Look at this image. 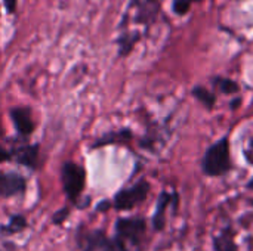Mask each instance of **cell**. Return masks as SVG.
Returning a JSON list of instances; mask_svg holds the SVG:
<instances>
[{"label":"cell","instance_id":"1","mask_svg":"<svg viewBox=\"0 0 253 251\" xmlns=\"http://www.w3.org/2000/svg\"><path fill=\"white\" fill-rule=\"evenodd\" d=\"M230 169V145L227 139H221L206 151L203 158V172L209 176H221L225 175Z\"/></svg>","mask_w":253,"mask_h":251},{"label":"cell","instance_id":"2","mask_svg":"<svg viewBox=\"0 0 253 251\" xmlns=\"http://www.w3.org/2000/svg\"><path fill=\"white\" fill-rule=\"evenodd\" d=\"M61 178H62V185L68 198L74 201L83 191L84 170L74 163H65L61 172Z\"/></svg>","mask_w":253,"mask_h":251},{"label":"cell","instance_id":"3","mask_svg":"<svg viewBox=\"0 0 253 251\" xmlns=\"http://www.w3.org/2000/svg\"><path fill=\"white\" fill-rule=\"evenodd\" d=\"M148 191H150V185L142 180V182L136 183L133 188L119 192L116 197L114 206L117 210H129V209L135 207L136 204L142 203L145 200Z\"/></svg>","mask_w":253,"mask_h":251},{"label":"cell","instance_id":"4","mask_svg":"<svg viewBox=\"0 0 253 251\" xmlns=\"http://www.w3.org/2000/svg\"><path fill=\"white\" fill-rule=\"evenodd\" d=\"M145 231V222L142 219H122L117 222V240L123 244L130 241L138 244L139 238Z\"/></svg>","mask_w":253,"mask_h":251},{"label":"cell","instance_id":"5","mask_svg":"<svg viewBox=\"0 0 253 251\" xmlns=\"http://www.w3.org/2000/svg\"><path fill=\"white\" fill-rule=\"evenodd\" d=\"M25 189V180L22 176L15 173H0V195L10 197L15 194H21Z\"/></svg>","mask_w":253,"mask_h":251},{"label":"cell","instance_id":"6","mask_svg":"<svg viewBox=\"0 0 253 251\" xmlns=\"http://www.w3.org/2000/svg\"><path fill=\"white\" fill-rule=\"evenodd\" d=\"M12 115V120H13V124L16 127V130L21 133V135H30L34 129V124H33V120H31V114L27 108H15L12 109L10 112Z\"/></svg>","mask_w":253,"mask_h":251},{"label":"cell","instance_id":"7","mask_svg":"<svg viewBox=\"0 0 253 251\" xmlns=\"http://www.w3.org/2000/svg\"><path fill=\"white\" fill-rule=\"evenodd\" d=\"M108 241L105 240L102 232H93L87 237H84V241H82L83 251H96L99 249H107Z\"/></svg>","mask_w":253,"mask_h":251},{"label":"cell","instance_id":"8","mask_svg":"<svg viewBox=\"0 0 253 251\" xmlns=\"http://www.w3.org/2000/svg\"><path fill=\"white\" fill-rule=\"evenodd\" d=\"M37 151H39L37 146H22L15 152V155L21 164L28 166V167H34L36 161H37Z\"/></svg>","mask_w":253,"mask_h":251},{"label":"cell","instance_id":"9","mask_svg":"<svg viewBox=\"0 0 253 251\" xmlns=\"http://www.w3.org/2000/svg\"><path fill=\"white\" fill-rule=\"evenodd\" d=\"M170 201V195L163 192L159 198V204H157V212L154 215V219H153V223H154V228L157 231H162L165 228V212H166V207Z\"/></svg>","mask_w":253,"mask_h":251},{"label":"cell","instance_id":"10","mask_svg":"<svg viewBox=\"0 0 253 251\" xmlns=\"http://www.w3.org/2000/svg\"><path fill=\"white\" fill-rule=\"evenodd\" d=\"M215 247H216V251H237L230 231H225L222 235L215 238Z\"/></svg>","mask_w":253,"mask_h":251},{"label":"cell","instance_id":"11","mask_svg":"<svg viewBox=\"0 0 253 251\" xmlns=\"http://www.w3.org/2000/svg\"><path fill=\"white\" fill-rule=\"evenodd\" d=\"M25 225H27V223H25V219H24L22 216H15V217H12L9 226H1L0 229H1L3 234H16V232H19L21 229H24Z\"/></svg>","mask_w":253,"mask_h":251},{"label":"cell","instance_id":"12","mask_svg":"<svg viewBox=\"0 0 253 251\" xmlns=\"http://www.w3.org/2000/svg\"><path fill=\"white\" fill-rule=\"evenodd\" d=\"M138 36H139V34L135 33L133 36H123V37H120L119 44H120V55H122V56L127 55V53L132 50L135 41H138V38H139Z\"/></svg>","mask_w":253,"mask_h":251},{"label":"cell","instance_id":"13","mask_svg":"<svg viewBox=\"0 0 253 251\" xmlns=\"http://www.w3.org/2000/svg\"><path fill=\"white\" fill-rule=\"evenodd\" d=\"M193 95H194L202 104H205L208 108H212L213 104H215V96H213L211 92H208L206 89H203V87H196V89L193 90Z\"/></svg>","mask_w":253,"mask_h":251},{"label":"cell","instance_id":"14","mask_svg":"<svg viewBox=\"0 0 253 251\" xmlns=\"http://www.w3.org/2000/svg\"><path fill=\"white\" fill-rule=\"evenodd\" d=\"M130 138H132L130 132H129V130H123V132H119V133H113V135L105 136L104 139L98 141L93 146H101V145L113 143V142H116V141H127V139H130Z\"/></svg>","mask_w":253,"mask_h":251},{"label":"cell","instance_id":"15","mask_svg":"<svg viewBox=\"0 0 253 251\" xmlns=\"http://www.w3.org/2000/svg\"><path fill=\"white\" fill-rule=\"evenodd\" d=\"M216 86L221 89L222 93H227V95L239 92V84L236 81L230 80V78H219V80H216Z\"/></svg>","mask_w":253,"mask_h":251},{"label":"cell","instance_id":"16","mask_svg":"<svg viewBox=\"0 0 253 251\" xmlns=\"http://www.w3.org/2000/svg\"><path fill=\"white\" fill-rule=\"evenodd\" d=\"M188 9H190V0H176L175 4H173V10H175L178 15L187 13Z\"/></svg>","mask_w":253,"mask_h":251},{"label":"cell","instance_id":"17","mask_svg":"<svg viewBox=\"0 0 253 251\" xmlns=\"http://www.w3.org/2000/svg\"><path fill=\"white\" fill-rule=\"evenodd\" d=\"M68 216V209H62L61 212H58L55 216H53V223L55 225H58V223H62L64 222V219Z\"/></svg>","mask_w":253,"mask_h":251},{"label":"cell","instance_id":"18","mask_svg":"<svg viewBox=\"0 0 253 251\" xmlns=\"http://www.w3.org/2000/svg\"><path fill=\"white\" fill-rule=\"evenodd\" d=\"M3 3H4V6H6V9H7L9 13H13L15 12V9H16V0H3Z\"/></svg>","mask_w":253,"mask_h":251},{"label":"cell","instance_id":"19","mask_svg":"<svg viewBox=\"0 0 253 251\" xmlns=\"http://www.w3.org/2000/svg\"><path fill=\"white\" fill-rule=\"evenodd\" d=\"M9 157H10V154H9L3 146H0V163H3V161L9 160Z\"/></svg>","mask_w":253,"mask_h":251},{"label":"cell","instance_id":"20","mask_svg":"<svg viewBox=\"0 0 253 251\" xmlns=\"http://www.w3.org/2000/svg\"><path fill=\"white\" fill-rule=\"evenodd\" d=\"M246 157H248V160L251 161L253 164V141L251 142V146H249V149L246 151Z\"/></svg>","mask_w":253,"mask_h":251},{"label":"cell","instance_id":"21","mask_svg":"<svg viewBox=\"0 0 253 251\" xmlns=\"http://www.w3.org/2000/svg\"><path fill=\"white\" fill-rule=\"evenodd\" d=\"M108 207H110V203H108V201H104V203H101V204H99V207H98V209H99L101 212H104V210H108Z\"/></svg>","mask_w":253,"mask_h":251},{"label":"cell","instance_id":"22","mask_svg":"<svg viewBox=\"0 0 253 251\" xmlns=\"http://www.w3.org/2000/svg\"><path fill=\"white\" fill-rule=\"evenodd\" d=\"M135 3H138V4H145V3H151V1H154V0H133Z\"/></svg>","mask_w":253,"mask_h":251},{"label":"cell","instance_id":"23","mask_svg":"<svg viewBox=\"0 0 253 251\" xmlns=\"http://www.w3.org/2000/svg\"><path fill=\"white\" fill-rule=\"evenodd\" d=\"M239 105H240V99H237V101H234V102L231 104V108H234V109H236V108H237Z\"/></svg>","mask_w":253,"mask_h":251},{"label":"cell","instance_id":"24","mask_svg":"<svg viewBox=\"0 0 253 251\" xmlns=\"http://www.w3.org/2000/svg\"><path fill=\"white\" fill-rule=\"evenodd\" d=\"M248 188H249V189H253V179H252V180H251V182H249Z\"/></svg>","mask_w":253,"mask_h":251},{"label":"cell","instance_id":"25","mask_svg":"<svg viewBox=\"0 0 253 251\" xmlns=\"http://www.w3.org/2000/svg\"><path fill=\"white\" fill-rule=\"evenodd\" d=\"M190 1H202V0H190Z\"/></svg>","mask_w":253,"mask_h":251}]
</instances>
